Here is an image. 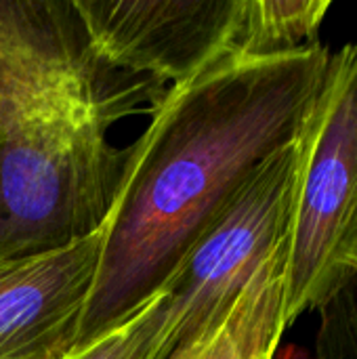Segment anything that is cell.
I'll use <instances>...</instances> for the list:
<instances>
[{
	"instance_id": "ba28073f",
	"label": "cell",
	"mask_w": 357,
	"mask_h": 359,
	"mask_svg": "<svg viewBox=\"0 0 357 359\" xmlns=\"http://www.w3.org/2000/svg\"><path fill=\"white\" fill-rule=\"evenodd\" d=\"M330 6L328 0H244L238 53L274 57L309 48L320 42Z\"/></svg>"
},
{
	"instance_id": "7a4b0ae2",
	"label": "cell",
	"mask_w": 357,
	"mask_h": 359,
	"mask_svg": "<svg viewBox=\"0 0 357 359\" xmlns=\"http://www.w3.org/2000/svg\"><path fill=\"white\" fill-rule=\"evenodd\" d=\"M164 93L97 53L74 0H0V261L103 231L130 154L109 128Z\"/></svg>"
},
{
	"instance_id": "9c48e42d",
	"label": "cell",
	"mask_w": 357,
	"mask_h": 359,
	"mask_svg": "<svg viewBox=\"0 0 357 359\" xmlns=\"http://www.w3.org/2000/svg\"><path fill=\"white\" fill-rule=\"evenodd\" d=\"M166 322L164 292L103 337L86 343L63 359H156Z\"/></svg>"
},
{
	"instance_id": "5b68a950",
	"label": "cell",
	"mask_w": 357,
	"mask_h": 359,
	"mask_svg": "<svg viewBox=\"0 0 357 359\" xmlns=\"http://www.w3.org/2000/svg\"><path fill=\"white\" fill-rule=\"evenodd\" d=\"M97 53L133 76L179 84L240 55L244 0H74Z\"/></svg>"
},
{
	"instance_id": "3957f363",
	"label": "cell",
	"mask_w": 357,
	"mask_h": 359,
	"mask_svg": "<svg viewBox=\"0 0 357 359\" xmlns=\"http://www.w3.org/2000/svg\"><path fill=\"white\" fill-rule=\"evenodd\" d=\"M299 141L284 273L286 328L357 278V42L330 55Z\"/></svg>"
},
{
	"instance_id": "8992f818",
	"label": "cell",
	"mask_w": 357,
	"mask_h": 359,
	"mask_svg": "<svg viewBox=\"0 0 357 359\" xmlns=\"http://www.w3.org/2000/svg\"><path fill=\"white\" fill-rule=\"evenodd\" d=\"M103 231L67 248L0 261V359H63L78 339Z\"/></svg>"
},
{
	"instance_id": "277c9868",
	"label": "cell",
	"mask_w": 357,
	"mask_h": 359,
	"mask_svg": "<svg viewBox=\"0 0 357 359\" xmlns=\"http://www.w3.org/2000/svg\"><path fill=\"white\" fill-rule=\"evenodd\" d=\"M301 170L299 135L263 160L221 204L162 288L168 359L204 334L288 240Z\"/></svg>"
},
{
	"instance_id": "52a82bcc",
	"label": "cell",
	"mask_w": 357,
	"mask_h": 359,
	"mask_svg": "<svg viewBox=\"0 0 357 359\" xmlns=\"http://www.w3.org/2000/svg\"><path fill=\"white\" fill-rule=\"evenodd\" d=\"M288 240L263 263L231 307L194 343L168 359H274L284 326Z\"/></svg>"
},
{
	"instance_id": "6da1fadb",
	"label": "cell",
	"mask_w": 357,
	"mask_h": 359,
	"mask_svg": "<svg viewBox=\"0 0 357 359\" xmlns=\"http://www.w3.org/2000/svg\"><path fill=\"white\" fill-rule=\"evenodd\" d=\"M330 55L322 42L274 57L231 53L166 88L128 145L74 351L160 294L234 189L299 135Z\"/></svg>"
}]
</instances>
